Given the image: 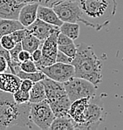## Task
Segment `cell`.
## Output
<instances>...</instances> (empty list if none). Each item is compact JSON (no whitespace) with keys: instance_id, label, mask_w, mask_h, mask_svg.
<instances>
[{"instance_id":"cell-10","label":"cell","mask_w":123,"mask_h":130,"mask_svg":"<svg viewBox=\"0 0 123 130\" xmlns=\"http://www.w3.org/2000/svg\"><path fill=\"white\" fill-rule=\"evenodd\" d=\"M90 101L91 98H81L71 103L69 115L75 122L76 129H80V127L84 123Z\"/></svg>"},{"instance_id":"cell-16","label":"cell","mask_w":123,"mask_h":130,"mask_svg":"<svg viewBox=\"0 0 123 130\" xmlns=\"http://www.w3.org/2000/svg\"><path fill=\"white\" fill-rule=\"evenodd\" d=\"M50 105L55 117H60V116H65L69 115V109L71 107L72 101L68 98V96L64 95L62 97L59 98L57 100H54L52 101L48 102Z\"/></svg>"},{"instance_id":"cell-22","label":"cell","mask_w":123,"mask_h":130,"mask_svg":"<svg viewBox=\"0 0 123 130\" xmlns=\"http://www.w3.org/2000/svg\"><path fill=\"white\" fill-rule=\"evenodd\" d=\"M21 44H22V48H23V50H25V51L29 52L30 53H32L35 50H37L38 48H39L41 46L42 42L39 40L37 37L31 34L28 31L26 36H25L23 40L21 41Z\"/></svg>"},{"instance_id":"cell-26","label":"cell","mask_w":123,"mask_h":130,"mask_svg":"<svg viewBox=\"0 0 123 130\" xmlns=\"http://www.w3.org/2000/svg\"><path fill=\"white\" fill-rule=\"evenodd\" d=\"M0 45H2L5 49L10 51L11 49H12L15 46L16 43L12 39L11 35H4L0 38Z\"/></svg>"},{"instance_id":"cell-2","label":"cell","mask_w":123,"mask_h":130,"mask_svg":"<svg viewBox=\"0 0 123 130\" xmlns=\"http://www.w3.org/2000/svg\"><path fill=\"white\" fill-rule=\"evenodd\" d=\"M77 53L72 65L74 67V77L82 78L95 86L102 80V62L97 57L91 45L85 43L76 45Z\"/></svg>"},{"instance_id":"cell-30","label":"cell","mask_w":123,"mask_h":130,"mask_svg":"<svg viewBox=\"0 0 123 130\" xmlns=\"http://www.w3.org/2000/svg\"><path fill=\"white\" fill-rule=\"evenodd\" d=\"M73 59V58L67 56L64 53L59 51V50L58 51V53H57L56 62H60V63H65V64H72Z\"/></svg>"},{"instance_id":"cell-32","label":"cell","mask_w":123,"mask_h":130,"mask_svg":"<svg viewBox=\"0 0 123 130\" xmlns=\"http://www.w3.org/2000/svg\"><path fill=\"white\" fill-rule=\"evenodd\" d=\"M33 84H34V82L31 80H29V79H22L19 88L24 90V91L30 92L31 89V87H32Z\"/></svg>"},{"instance_id":"cell-24","label":"cell","mask_w":123,"mask_h":130,"mask_svg":"<svg viewBox=\"0 0 123 130\" xmlns=\"http://www.w3.org/2000/svg\"><path fill=\"white\" fill-rule=\"evenodd\" d=\"M13 99L17 104H23L29 102L30 101V92L24 91L20 88H19L15 93H12Z\"/></svg>"},{"instance_id":"cell-12","label":"cell","mask_w":123,"mask_h":130,"mask_svg":"<svg viewBox=\"0 0 123 130\" xmlns=\"http://www.w3.org/2000/svg\"><path fill=\"white\" fill-rule=\"evenodd\" d=\"M41 82L45 87L47 102H50V101H52L54 100H57L62 96L67 94L65 92L64 84L62 82L53 80V79L47 77H45L43 80H41Z\"/></svg>"},{"instance_id":"cell-33","label":"cell","mask_w":123,"mask_h":130,"mask_svg":"<svg viewBox=\"0 0 123 130\" xmlns=\"http://www.w3.org/2000/svg\"><path fill=\"white\" fill-rule=\"evenodd\" d=\"M31 59V53L29 52L25 51V50H22L20 53H19V60L20 63L25 62Z\"/></svg>"},{"instance_id":"cell-14","label":"cell","mask_w":123,"mask_h":130,"mask_svg":"<svg viewBox=\"0 0 123 130\" xmlns=\"http://www.w3.org/2000/svg\"><path fill=\"white\" fill-rule=\"evenodd\" d=\"M38 7L39 5L34 2L25 4L21 8L19 16V21L25 27L29 26L38 19Z\"/></svg>"},{"instance_id":"cell-6","label":"cell","mask_w":123,"mask_h":130,"mask_svg":"<svg viewBox=\"0 0 123 130\" xmlns=\"http://www.w3.org/2000/svg\"><path fill=\"white\" fill-rule=\"evenodd\" d=\"M53 10L62 22L82 23L88 26L87 22L83 17L76 0H65L53 6Z\"/></svg>"},{"instance_id":"cell-29","label":"cell","mask_w":123,"mask_h":130,"mask_svg":"<svg viewBox=\"0 0 123 130\" xmlns=\"http://www.w3.org/2000/svg\"><path fill=\"white\" fill-rule=\"evenodd\" d=\"M62 1H65V0H31V2L37 3L39 5H42V6H46L50 8H53L54 5H56L57 4L60 3Z\"/></svg>"},{"instance_id":"cell-27","label":"cell","mask_w":123,"mask_h":130,"mask_svg":"<svg viewBox=\"0 0 123 130\" xmlns=\"http://www.w3.org/2000/svg\"><path fill=\"white\" fill-rule=\"evenodd\" d=\"M20 70L25 72V73H35V72L39 71L35 63L31 59L20 63Z\"/></svg>"},{"instance_id":"cell-4","label":"cell","mask_w":123,"mask_h":130,"mask_svg":"<svg viewBox=\"0 0 123 130\" xmlns=\"http://www.w3.org/2000/svg\"><path fill=\"white\" fill-rule=\"evenodd\" d=\"M63 84L72 102L81 98H93L96 93L97 86L82 78L73 77Z\"/></svg>"},{"instance_id":"cell-5","label":"cell","mask_w":123,"mask_h":130,"mask_svg":"<svg viewBox=\"0 0 123 130\" xmlns=\"http://www.w3.org/2000/svg\"><path fill=\"white\" fill-rule=\"evenodd\" d=\"M30 118L37 127L43 130L50 129V127L55 119V115L47 101L38 103H31Z\"/></svg>"},{"instance_id":"cell-8","label":"cell","mask_w":123,"mask_h":130,"mask_svg":"<svg viewBox=\"0 0 123 130\" xmlns=\"http://www.w3.org/2000/svg\"><path fill=\"white\" fill-rule=\"evenodd\" d=\"M47 78L64 83L74 77V67L72 64L55 62L52 65L47 66L39 69Z\"/></svg>"},{"instance_id":"cell-1","label":"cell","mask_w":123,"mask_h":130,"mask_svg":"<svg viewBox=\"0 0 123 130\" xmlns=\"http://www.w3.org/2000/svg\"><path fill=\"white\" fill-rule=\"evenodd\" d=\"M31 103L17 104L12 93L0 90V129L35 128L30 118Z\"/></svg>"},{"instance_id":"cell-28","label":"cell","mask_w":123,"mask_h":130,"mask_svg":"<svg viewBox=\"0 0 123 130\" xmlns=\"http://www.w3.org/2000/svg\"><path fill=\"white\" fill-rule=\"evenodd\" d=\"M27 30L26 28H23V29H19V30H17V31H13L11 34H10L12 38V39L14 40L15 43H19L21 42L22 40L24 39V38L26 36L27 34Z\"/></svg>"},{"instance_id":"cell-20","label":"cell","mask_w":123,"mask_h":130,"mask_svg":"<svg viewBox=\"0 0 123 130\" xmlns=\"http://www.w3.org/2000/svg\"><path fill=\"white\" fill-rule=\"evenodd\" d=\"M46 100L44 85L41 81L34 82L30 91V103H38Z\"/></svg>"},{"instance_id":"cell-36","label":"cell","mask_w":123,"mask_h":130,"mask_svg":"<svg viewBox=\"0 0 123 130\" xmlns=\"http://www.w3.org/2000/svg\"><path fill=\"white\" fill-rule=\"evenodd\" d=\"M15 1L17 2V3H19V4H24V5H25V4L31 3V0H15Z\"/></svg>"},{"instance_id":"cell-7","label":"cell","mask_w":123,"mask_h":130,"mask_svg":"<svg viewBox=\"0 0 123 130\" xmlns=\"http://www.w3.org/2000/svg\"><path fill=\"white\" fill-rule=\"evenodd\" d=\"M59 30L54 31L45 39L42 43L40 46L41 53H42V57L40 60L35 63L38 70L42 67H47V66L52 65L56 62V56L58 53V43H57V38L59 33Z\"/></svg>"},{"instance_id":"cell-13","label":"cell","mask_w":123,"mask_h":130,"mask_svg":"<svg viewBox=\"0 0 123 130\" xmlns=\"http://www.w3.org/2000/svg\"><path fill=\"white\" fill-rule=\"evenodd\" d=\"M24 5L15 0H0V19L19 20V12Z\"/></svg>"},{"instance_id":"cell-9","label":"cell","mask_w":123,"mask_h":130,"mask_svg":"<svg viewBox=\"0 0 123 130\" xmlns=\"http://www.w3.org/2000/svg\"><path fill=\"white\" fill-rule=\"evenodd\" d=\"M104 117L102 107L95 103L94 97L91 98L90 103L86 110V119L84 123L80 127V130L97 129L104 121Z\"/></svg>"},{"instance_id":"cell-17","label":"cell","mask_w":123,"mask_h":130,"mask_svg":"<svg viewBox=\"0 0 123 130\" xmlns=\"http://www.w3.org/2000/svg\"><path fill=\"white\" fill-rule=\"evenodd\" d=\"M37 16L38 19L46 22V23L50 24V25H56V26L59 27L63 24V22L60 20L59 16L57 15V13L53 10V8L39 5Z\"/></svg>"},{"instance_id":"cell-21","label":"cell","mask_w":123,"mask_h":130,"mask_svg":"<svg viewBox=\"0 0 123 130\" xmlns=\"http://www.w3.org/2000/svg\"><path fill=\"white\" fill-rule=\"evenodd\" d=\"M59 31L63 34L66 35L73 40L78 39L80 35V27L78 23H70V22H63L62 25L59 26Z\"/></svg>"},{"instance_id":"cell-25","label":"cell","mask_w":123,"mask_h":130,"mask_svg":"<svg viewBox=\"0 0 123 130\" xmlns=\"http://www.w3.org/2000/svg\"><path fill=\"white\" fill-rule=\"evenodd\" d=\"M58 49L59 51H61L62 53H64L65 54L71 58H74L77 53V47L76 45H74V43L68 44V45H58Z\"/></svg>"},{"instance_id":"cell-19","label":"cell","mask_w":123,"mask_h":130,"mask_svg":"<svg viewBox=\"0 0 123 130\" xmlns=\"http://www.w3.org/2000/svg\"><path fill=\"white\" fill-rule=\"evenodd\" d=\"M51 130H73L76 129L75 122L71 118L70 115H65V116L55 117L51 123Z\"/></svg>"},{"instance_id":"cell-18","label":"cell","mask_w":123,"mask_h":130,"mask_svg":"<svg viewBox=\"0 0 123 130\" xmlns=\"http://www.w3.org/2000/svg\"><path fill=\"white\" fill-rule=\"evenodd\" d=\"M25 28L19 20L0 19V38L4 35L11 34L13 31Z\"/></svg>"},{"instance_id":"cell-3","label":"cell","mask_w":123,"mask_h":130,"mask_svg":"<svg viewBox=\"0 0 123 130\" xmlns=\"http://www.w3.org/2000/svg\"><path fill=\"white\" fill-rule=\"evenodd\" d=\"M89 27L100 31L116 13L115 0H76Z\"/></svg>"},{"instance_id":"cell-11","label":"cell","mask_w":123,"mask_h":130,"mask_svg":"<svg viewBox=\"0 0 123 130\" xmlns=\"http://www.w3.org/2000/svg\"><path fill=\"white\" fill-rule=\"evenodd\" d=\"M25 28H26L27 31H28L31 34L37 37L42 43L51 34V33L59 30V26L50 25V24L46 23V22L41 20V19H37L31 25H30L29 26H27Z\"/></svg>"},{"instance_id":"cell-35","label":"cell","mask_w":123,"mask_h":130,"mask_svg":"<svg viewBox=\"0 0 123 130\" xmlns=\"http://www.w3.org/2000/svg\"><path fill=\"white\" fill-rule=\"evenodd\" d=\"M41 57H42V53H41L40 47L38 48L37 50H35L32 53H31V59L34 62V63H37L38 61L40 60Z\"/></svg>"},{"instance_id":"cell-23","label":"cell","mask_w":123,"mask_h":130,"mask_svg":"<svg viewBox=\"0 0 123 130\" xmlns=\"http://www.w3.org/2000/svg\"><path fill=\"white\" fill-rule=\"evenodd\" d=\"M17 75L21 79H29V80H31L33 82L41 81L46 77L41 71H38L35 72V73H25V72L22 71V70H19Z\"/></svg>"},{"instance_id":"cell-34","label":"cell","mask_w":123,"mask_h":130,"mask_svg":"<svg viewBox=\"0 0 123 130\" xmlns=\"http://www.w3.org/2000/svg\"><path fill=\"white\" fill-rule=\"evenodd\" d=\"M7 70L9 69V65H8V61L6 60L5 57L0 55V73H5Z\"/></svg>"},{"instance_id":"cell-31","label":"cell","mask_w":123,"mask_h":130,"mask_svg":"<svg viewBox=\"0 0 123 130\" xmlns=\"http://www.w3.org/2000/svg\"><path fill=\"white\" fill-rule=\"evenodd\" d=\"M57 43H58V45H65L73 43V40L69 37H67L66 35L63 34L62 32L59 31L58 38H57Z\"/></svg>"},{"instance_id":"cell-15","label":"cell","mask_w":123,"mask_h":130,"mask_svg":"<svg viewBox=\"0 0 123 130\" xmlns=\"http://www.w3.org/2000/svg\"><path fill=\"white\" fill-rule=\"evenodd\" d=\"M22 79L13 73H0V90L13 93L19 88Z\"/></svg>"}]
</instances>
